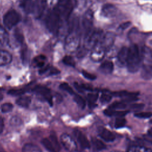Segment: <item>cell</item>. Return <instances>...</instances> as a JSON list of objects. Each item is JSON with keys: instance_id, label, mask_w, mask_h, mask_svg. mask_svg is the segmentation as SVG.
I'll return each instance as SVG.
<instances>
[{"instance_id": "6da1fadb", "label": "cell", "mask_w": 152, "mask_h": 152, "mask_svg": "<svg viewBox=\"0 0 152 152\" xmlns=\"http://www.w3.org/2000/svg\"><path fill=\"white\" fill-rule=\"evenodd\" d=\"M141 77L149 80L152 78V50L146 46H144L141 49Z\"/></svg>"}, {"instance_id": "7a4b0ae2", "label": "cell", "mask_w": 152, "mask_h": 152, "mask_svg": "<svg viewBox=\"0 0 152 152\" xmlns=\"http://www.w3.org/2000/svg\"><path fill=\"white\" fill-rule=\"evenodd\" d=\"M128 70L131 73L138 71L141 66V56L138 46L132 45L129 47V52L126 64Z\"/></svg>"}, {"instance_id": "3957f363", "label": "cell", "mask_w": 152, "mask_h": 152, "mask_svg": "<svg viewBox=\"0 0 152 152\" xmlns=\"http://www.w3.org/2000/svg\"><path fill=\"white\" fill-rule=\"evenodd\" d=\"M80 44V35L78 34V29L72 28L69 31L68 34L66 36L64 48L65 50L69 53L76 52L78 49Z\"/></svg>"}, {"instance_id": "277c9868", "label": "cell", "mask_w": 152, "mask_h": 152, "mask_svg": "<svg viewBox=\"0 0 152 152\" xmlns=\"http://www.w3.org/2000/svg\"><path fill=\"white\" fill-rule=\"evenodd\" d=\"M61 18L53 8L48 12L46 17V26L48 30L53 34H57L61 25Z\"/></svg>"}, {"instance_id": "5b68a950", "label": "cell", "mask_w": 152, "mask_h": 152, "mask_svg": "<svg viewBox=\"0 0 152 152\" xmlns=\"http://www.w3.org/2000/svg\"><path fill=\"white\" fill-rule=\"evenodd\" d=\"M54 9L61 18L67 20L74 9L72 0H59Z\"/></svg>"}, {"instance_id": "8992f818", "label": "cell", "mask_w": 152, "mask_h": 152, "mask_svg": "<svg viewBox=\"0 0 152 152\" xmlns=\"http://www.w3.org/2000/svg\"><path fill=\"white\" fill-rule=\"evenodd\" d=\"M103 36L102 31L100 30H92L84 37V46L88 50L96 45Z\"/></svg>"}, {"instance_id": "52a82bcc", "label": "cell", "mask_w": 152, "mask_h": 152, "mask_svg": "<svg viewBox=\"0 0 152 152\" xmlns=\"http://www.w3.org/2000/svg\"><path fill=\"white\" fill-rule=\"evenodd\" d=\"M20 16L18 13L14 10H11L4 15L3 23L6 28L11 29L20 21Z\"/></svg>"}, {"instance_id": "ba28073f", "label": "cell", "mask_w": 152, "mask_h": 152, "mask_svg": "<svg viewBox=\"0 0 152 152\" xmlns=\"http://www.w3.org/2000/svg\"><path fill=\"white\" fill-rule=\"evenodd\" d=\"M60 141L64 147L69 152H74L77 150V143L74 138L68 134L64 133L61 135Z\"/></svg>"}, {"instance_id": "9c48e42d", "label": "cell", "mask_w": 152, "mask_h": 152, "mask_svg": "<svg viewBox=\"0 0 152 152\" xmlns=\"http://www.w3.org/2000/svg\"><path fill=\"white\" fill-rule=\"evenodd\" d=\"M106 52V50L99 41V43L92 48L90 58L94 62H100L104 57Z\"/></svg>"}, {"instance_id": "30bf717a", "label": "cell", "mask_w": 152, "mask_h": 152, "mask_svg": "<svg viewBox=\"0 0 152 152\" xmlns=\"http://www.w3.org/2000/svg\"><path fill=\"white\" fill-rule=\"evenodd\" d=\"M93 18V16L92 11L90 10L87 11L84 14L82 20V26L84 33V37L92 30Z\"/></svg>"}, {"instance_id": "8fae6325", "label": "cell", "mask_w": 152, "mask_h": 152, "mask_svg": "<svg viewBox=\"0 0 152 152\" xmlns=\"http://www.w3.org/2000/svg\"><path fill=\"white\" fill-rule=\"evenodd\" d=\"M46 7V0H33V15L37 18L41 17Z\"/></svg>"}, {"instance_id": "7c38bea8", "label": "cell", "mask_w": 152, "mask_h": 152, "mask_svg": "<svg viewBox=\"0 0 152 152\" xmlns=\"http://www.w3.org/2000/svg\"><path fill=\"white\" fill-rule=\"evenodd\" d=\"M115 41V35L113 33L107 32L104 34L100 40V43L108 51L113 46Z\"/></svg>"}, {"instance_id": "4fadbf2b", "label": "cell", "mask_w": 152, "mask_h": 152, "mask_svg": "<svg viewBox=\"0 0 152 152\" xmlns=\"http://www.w3.org/2000/svg\"><path fill=\"white\" fill-rule=\"evenodd\" d=\"M35 93L42 96L44 97L45 99H46V100L48 101L49 103L52 104V96L50 94V90L47 88L45 86H36L33 90Z\"/></svg>"}, {"instance_id": "5bb4252c", "label": "cell", "mask_w": 152, "mask_h": 152, "mask_svg": "<svg viewBox=\"0 0 152 152\" xmlns=\"http://www.w3.org/2000/svg\"><path fill=\"white\" fill-rule=\"evenodd\" d=\"M99 136L106 142H112L115 139V135L109 129L105 128H101L99 131Z\"/></svg>"}, {"instance_id": "9a60e30c", "label": "cell", "mask_w": 152, "mask_h": 152, "mask_svg": "<svg viewBox=\"0 0 152 152\" xmlns=\"http://www.w3.org/2000/svg\"><path fill=\"white\" fill-rule=\"evenodd\" d=\"M77 141L83 148H88L90 147V142L87 137L80 131L77 130L74 132Z\"/></svg>"}, {"instance_id": "2e32d148", "label": "cell", "mask_w": 152, "mask_h": 152, "mask_svg": "<svg viewBox=\"0 0 152 152\" xmlns=\"http://www.w3.org/2000/svg\"><path fill=\"white\" fill-rule=\"evenodd\" d=\"M129 52V48L126 46L122 47L119 51L117 56L118 62L122 65H125L126 64Z\"/></svg>"}, {"instance_id": "e0dca14e", "label": "cell", "mask_w": 152, "mask_h": 152, "mask_svg": "<svg viewBox=\"0 0 152 152\" xmlns=\"http://www.w3.org/2000/svg\"><path fill=\"white\" fill-rule=\"evenodd\" d=\"M102 12L104 16L107 17H111L116 15L117 12V10L113 5L107 4L103 7Z\"/></svg>"}, {"instance_id": "ac0fdd59", "label": "cell", "mask_w": 152, "mask_h": 152, "mask_svg": "<svg viewBox=\"0 0 152 152\" xmlns=\"http://www.w3.org/2000/svg\"><path fill=\"white\" fill-rule=\"evenodd\" d=\"M12 61L11 54L4 50H0V66H4L9 64Z\"/></svg>"}, {"instance_id": "d6986e66", "label": "cell", "mask_w": 152, "mask_h": 152, "mask_svg": "<svg viewBox=\"0 0 152 152\" xmlns=\"http://www.w3.org/2000/svg\"><path fill=\"white\" fill-rule=\"evenodd\" d=\"M20 6L27 14H33V0H21Z\"/></svg>"}, {"instance_id": "ffe728a7", "label": "cell", "mask_w": 152, "mask_h": 152, "mask_svg": "<svg viewBox=\"0 0 152 152\" xmlns=\"http://www.w3.org/2000/svg\"><path fill=\"white\" fill-rule=\"evenodd\" d=\"M100 71L105 74H109L112 72L113 70V64L112 61H105L103 62L99 68Z\"/></svg>"}, {"instance_id": "44dd1931", "label": "cell", "mask_w": 152, "mask_h": 152, "mask_svg": "<svg viewBox=\"0 0 152 152\" xmlns=\"http://www.w3.org/2000/svg\"><path fill=\"white\" fill-rule=\"evenodd\" d=\"M127 113H128L127 110H113L109 107L104 111V113L107 116H115L116 117H124L125 115L127 114Z\"/></svg>"}, {"instance_id": "7402d4cb", "label": "cell", "mask_w": 152, "mask_h": 152, "mask_svg": "<svg viewBox=\"0 0 152 152\" xmlns=\"http://www.w3.org/2000/svg\"><path fill=\"white\" fill-rule=\"evenodd\" d=\"M46 62V58L43 55H39L36 56L33 60V64L35 67L43 68L45 66Z\"/></svg>"}, {"instance_id": "603a6c76", "label": "cell", "mask_w": 152, "mask_h": 152, "mask_svg": "<svg viewBox=\"0 0 152 152\" xmlns=\"http://www.w3.org/2000/svg\"><path fill=\"white\" fill-rule=\"evenodd\" d=\"M128 152H152V149L142 145H132L128 148Z\"/></svg>"}, {"instance_id": "cb8c5ba5", "label": "cell", "mask_w": 152, "mask_h": 152, "mask_svg": "<svg viewBox=\"0 0 152 152\" xmlns=\"http://www.w3.org/2000/svg\"><path fill=\"white\" fill-rule=\"evenodd\" d=\"M31 103V98L29 96H22L16 100V104L21 107H26Z\"/></svg>"}, {"instance_id": "d4e9b609", "label": "cell", "mask_w": 152, "mask_h": 152, "mask_svg": "<svg viewBox=\"0 0 152 152\" xmlns=\"http://www.w3.org/2000/svg\"><path fill=\"white\" fill-rule=\"evenodd\" d=\"M23 152H42V150L36 145L33 144H26L22 149Z\"/></svg>"}, {"instance_id": "484cf974", "label": "cell", "mask_w": 152, "mask_h": 152, "mask_svg": "<svg viewBox=\"0 0 152 152\" xmlns=\"http://www.w3.org/2000/svg\"><path fill=\"white\" fill-rule=\"evenodd\" d=\"M8 41L9 39L7 31L4 27L0 26V44L2 45H7Z\"/></svg>"}, {"instance_id": "4316f807", "label": "cell", "mask_w": 152, "mask_h": 152, "mask_svg": "<svg viewBox=\"0 0 152 152\" xmlns=\"http://www.w3.org/2000/svg\"><path fill=\"white\" fill-rule=\"evenodd\" d=\"M42 144L49 152H56L54 147L49 138L43 139L42 141Z\"/></svg>"}, {"instance_id": "83f0119b", "label": "cell", "mask_w": 152, "mask_h": 152, "mask_svg": "<svg viewBox=\"0 0 152 152\" xmlns=\"http://www.w3.org/2000/svg\"><path fill=\"white\" fill-rule=\"evenodd\" d=\"M92 144L94 148L96 150H102L106 148L105 144L100 140L97 138H94L92 140Z\"/></svg>"}, {"instance_id": "f1b7e54d", "label": "cell", "mask_w": 152, "mask_h": 152, "mask_svg": "<svg viewBox=\"0 0 152 152\" xmlns=\"http://www.w3.org/2000/svg\"><path fill=\"white\" fill-rule=\"evenodd\" d=\"M74 100L80 108L84 109L85 107L86 101L80 95L75 94L74 96Z\"/></svg>"}, {"instance_id": "f546056e", "label": "cell", "mask_w": 152, "mask_h": 152, "mask_svg": "<svg viewBox=\"0 0 152 152\" xmlns=\"http://www.w3.org/2000/svg\"><path fill=\"white\" fill-rule=\"evenodd\" d=\"M49 138L50 139V141L52 142V143L54 147V148L55 150V151L59 152V151L61 150V147H60L59 142V141L58 140L57 137L55 135H50L49 136Z\"/></svg>"}, {"instance_id": "4dcf8cb0", "label": "cell", "mask_w": 152, "mask_h": 152, "mask_svg": "<svg viewBox=\"0 0 152 152\" xmlns=\"http://www.w3.org/2000/svg\"><path fill=\"white\" fill-rule=\"evenodd\" d=\"M126 123V119L124 117H117L115 121V127L121 128L124 127Z\"/></svg>"}, {"instance_id": "1f68e13d", "label": "cell", "mask_w": 152, "mask_h": 152, "mask_svg": "<svg viewBox=\"0 0 152 152\" xmlns=\"http://www.w3.org/2000/svg\"><path fill=\"white\" fill-rule=\"evenodd\" d=\"M126 107V104L124 102H117L112 103L109 108L113 109V110H116V109H124Z\"/></svg>"}, {"instance_id": "d6a6232c", "label": "cell", "mask_w": 152, "mask_h": 152, "mask_svg": "<svg viewBox=\"0 0 152 152\" xmlns=\"http://www.w3.org/2000/svg\"><path fill=\"white\" fill-rule=\"evenodd\" d=\"M62 61L65 65H67L70 66H75V61L73 59V58L71 56H69V55L65 56L63 58Z\"/></svg>"}, {"instance_id": "836d02e7", "label": "cell", "mask_w": 152, "mask_h": 152, "mask_svg": "<svg viewBox=\"0 0 152 152\" xmlns=\"http://www.w3.org/2000/svg\"><path fill=\"white\" fill-rule=\"evenodd\" d=\"M59 87H60V88L61 90H64L65 91H66L69 94H74V93L73 89L66 83H61L60 84V86H59Z\"/></svg>"}, {"instance_id": "e575fe53", "label": "cell", "mask_w": 152, "mask_h": 152, "mask_svg": "<svg viewBox=\"0 0 152 152\" xmlns=\"http://www.w3.org/2000/svg\"><path fill=\"white\" fill-rule=\"evenodd\" d=\"M88 51V50L84 46L79 47L78 49H77V50L76 51L77 56L78 58H83L87 54Z\"/></svg>"}, {"instance_id": "d590c367", "label": "cell", "mask_w": 152, "mask_h": 152, "mask_svg": "<svg viewBox=\"0 0 152 152\" xmlns=\"http://www.w3.org/2000/svg\"><path fill=\"white\" fill-rule=\"evenodd\" d=\"M12 108H13L12 104L10 103H5L1 106V109L3 113H7L11 111L12 110Z\"/></svg>"}, {"instance_id": "8d00e7d4", "label": "cell", "mask_w": 152, "mask_h": 152, "mask_svg": "<svg viewBox=\"0 0 152 152\" xmlns=\"http://www.w3.org/2000/svg\"><path fill=\"white\" fill-rule=\"evenodd\" d=\"M134 115L138 118H149L152 116V113L150 112H140L135 113Z\"/></svg>"}, {"instance_id": "74e56055", "label": "cell", "mask_w": 152, "mask_h": 152, "mask_svg": "<svg viewBox=\"0 0 152 152\" xmlns=\"http://www.w3.org/2000/svg\"><path fill=\"white\" fill-rule=\"evenodd\" d=\"M112 99V96L107 93H102L100 97V101L102 103H107Z\"/></svg>"}, {"instance_id": "f35d334b", "label": "cell", "mask_w": 152, "mask_h": 152, "mask_svg": "<svg viewBox=\"0 0 152 152\" xmlns=\"http://www.w3.org/2000/svg\"><path fill=\"white\" fill-rule=\"evenodd\" d=\"M98 98V94L96 93H89L87 95V99L90 104H94Z\"/></svg>"}, {"instance_id": "ab89813d", "label": "cell", "mask_w": 152, "mask_h": 152, "mask_svg": "<svg viewBox=\"0 0 152 152\" xmlns=\"http://www.w3.org/2000/svg\"><path fill=\"white\" fill-rule=\"evenodd\" d=\"M24 93H25V90L20 88V89L10 90L8 93L12 96H20V95L23 94Z\"/></svg>"}, {"instance_id": "60d3db41", "label": "cell", "mask_w": 152, "mask_h": 152, "mask_svg": "<svg viewBox=\"0 0 152 152\" xmlns=\"http://www.w3.org/2000/svg\"><path fill=\"white\" fill-rule=\"evenodd\" d=\"M21 124V119L18 116H13L10 119V124L12 126H18Z\"/></svg>"}, {"instance_id": "b9f144b4", "label": "cell", "mask_w": 152, "mask_h": 152, "mask_svg": "<svg viewBox=\"0 0 152 152\" xmlns=\"http://www.w3.org/2000/svg\"><path fill=\"white\" fill-rule=\"evenodd\" d=\"M14 36L15 37V40L20 43H22L23 42V36L21 34V33L18 31V30H15V33L14 34Z\"/></svg>"}, {"instance_id": "7bdbcfd3", "label": "cell", "mask_w": 152, "mask_h": 152, "mask_svg": "<svg viewBox=\"0 0 152 152\" xmlns=\"http://www.w3.org/2000/svg\"><path fill=\"white\" fill-rule=\"evenodd\" d=\"M82 74L85 78H86L87 79L90 80H94L96 78V76L95 75H94L90 72H88V71H85V70L82 71Z\"/></svg>"}, {"instance_id": "ee69618b", "label": "cell", "mask_w": 152, "mask_h": 152, "mask_svg": "<svg viewBox=\"0 0 152 152\" xmlns=\"http://www.w3.org/2000/svg\"><path fill=\"white\" fill-rule=\"evenodd\" d=\"M131 24V23L130 21H126V22H124V23H122L121 24H120L119 28L122 30H125V29L127 28L128 27H129Z\"/></svg>"}, {"instance_id": "f6af8a7d", "label": "cell", "mask_w": 152, "mask_h": 152, "mask_svg": "<svg viewBox=\"0 0 152 152\" xmlns=\"http://www.w3.org/2000/svg\"><path fill=\"white\" fill-rule=\"evenodd\" d=\"M21 58L23 61L24 62V61H26L27 58V49L26 48H24L22 50V52H21Z\"/></svg>"}, {"instance_id": "bcb514c9", "label": "cell", "mask_w": 152, "mask_h": 152, "mask_svg": "<svg viewBox=\"0 0 152 152\" xmlns=\"http://www.w3.org/2000/svg\"><path fill=\"white\" fill-rule=\"evenodd\" d=\"M4 128V120L3 118L0 116V134L2 132Z\"/></svg>"}, {"instance_id": "7dc6e473", "label": "cell", "mask_w": 152, "mask_h": 152, "mask_svg": "<svg viewBox=\"0 0 152 152\" xmlns=\"http://www.w3.org/2000/svg\"><path fill=\"white\" fill-rule=\"evenodd\" d=\"M143 104H134L131 105V107L134 109H141L143 107Z\"/></svg>"}, {"instance_id": "c3c4849f", "label": "cell", "mask_w": 152, "mask_h": 152, "mask_svg": "<svg viewBox=\"0 0 152 152\" xmlns=\"http://www.w3.org/2000/svg\"><path fill=\"white\" fill-rule=\"evenodd\" d=\"M147 134L148 135H150V137H152V128H150L148 131H147Z\"/></svg>"}, {"instance_id": "681fc988", "label": "cell", "mask_w": 152, "mask_h": 152, "mask_svg": "<svg viewBox=\"0 0 152 152\" xmlns=\"http://www.w3.org/2000/svg\"><path fill=\"white\" fill-rule=\"evenodd\" d=\"M3 99V95L0 93V101Z\"/></svg>"}, {"instance_id": "f907efd6", "label": "cell", "mask_w": 152, "mask_h": 152, "mask_svg": "<svg viewBox=\"0 0 152 152\" xmlns=\"http://www.w3.org/2000/svg\"><path fill=\"white\" fill-rule=\"evenodd\" d=\"M110 152H123V151H118V150H113V151H111Z\"/></svg>"}, {"instance_id": "816d5d0a", "label": "cell", "mask_w": 152, "mask_h": 152, "mask_svg": "<svg viewBox=\"0 0 152 152\" xmlns=\"http://www.w3.org/2000/svg\"><path fill=\"white\" fill-rule=\"evenodd\" d=\"M149 122H150V124H152V119H151V120L149 121Z\"/></svg>"}]
</instances>
